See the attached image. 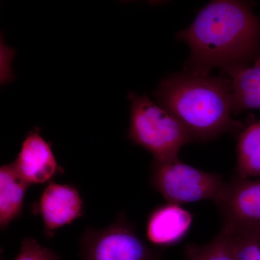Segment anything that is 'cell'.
Segmentation results:
<instances>
[{
  "mask_svg": "<svg viewBox=\"0 0 260 260\" xmlns=\"http://www.w3.org/2000/svg\"><path fill=\"white\" fill-rule=\"evenodd\" d=\"M237 177H260V118L252 119L238 135Z\"/></svg>",
  "mask_w": 260,
  "mask_h": 260,
  "instance_id": "cell-12",
  "label": "cell"
},
{
  "mask_svg": "<svg viewBox=\"0 0 260 260\" xmlns=\"http://www.w3.org/2000/svg\"><path fill=\"white\" fill-rule=\"evenodd\" d=\"M184 260H236L229 239L223 229L211 242L199 245L187 244L184 249Z\"/></svg>",
  "mask_w": 260,
  "mask_h": 260,
  "instance_id": "cell-13",
  "label": "cell"
},
{
  "mask_svg": "<svg viewBox=\"0 0 260 260\" xmlns=\"http://www.w3.org/2000/svg\"><path fill=\"white\" fill-rule=\"evenodd\" d=\"M30 184L19 174L14 162L0 169V228L5 230L23 212L24 198Z\"/></svg>",
  "mask_w": 260,
  "mask_h": 260,
  "instance_id": "cell-11",
  "label": "cell"
},
{
  "mask_svg": "<svg viewBox=\"0 0 260 260\" xmlns=\"http://www.w3.org/2000/svg\"><path fill=\"white\" fill-rule=\"evenodd\" d=\"M38 210L46 237L50 238L56 230L83 215V200L74 186L50 181L41 195Z\"/></svg>",
  "mask_w": 260,
  "mask_h": 260,
  "instance_id": "cell-7",
  "label": "cell"
},
{
  "mask_svg": "<svg viewBox=\"0 0 260 260\" xmlns=\"http://www.w3.org/2000/svg\"><path fill=\"white\" fill-rule=\"evenodd\" d=\"M177 38L189 46L185 70L209 74L218 68L227 73L259 55L260 17L248 2L212 1Z\"/></svg>",
  "mask_w": 260,
  "mask_h": 260,
  "instance_id": "cell-1",
  "label": "cell"
},
{
  "mask_svg": "<svg viewBox=\"0 0 260 260\" xmlns=\"http://www.w3.org/2000/svg\"><path fill=\"white\" fill-rule=\"evenodd\" d=\"M224 73L231 80L234 114L260 109V54L251 64Z\"/></svg>",
  "mask_w": 260,
  "mask_h": 260,
  "instance_id": "cell-10",
  "label": "cell"
},
{
  "mask_svg": "<svg viewBox=\"0 0 260 260\" xmlns=\"http://www.w3.org/2000/svg\"><path fill=\"white\" fill-rule=\"evenodd\" d=\"M57 253L39 244L32 238H25L14 260H59Z\"/></svg>",
  "mask_w": 260,
  "mask_h": 260,
  "instance_id": "cell-15",
  "label": "cell"
},
{
  "mask_svg": "<svg viewBox=\"0 0 260 260\" xmlns=\"http://www.w3.org/2000/svg\"><path fill=\"white\" fill-rule=\"evenodd\" d=\"M79 256L81 260H161L160 253L140 238L124 216L104 229H85Z\"/></svg>",
  "mask_w": 260,
  "mask_h": 260,
  "instance_id": "cell-5",
  "label": "cell"
},
{
  "mask_svg": "<svg viewBox=\"0 0 260 260\" xmlns=\"http://www.w3.org/2000/svg\"><path fill=\"white\" fill-rule=\"evenodd\" d=\"M129 129L127 137L153 155V160L178 157L184 145L193 142L184 125L173 114L146 95L129 92Z\"/></svg>",
  "mask_w": 260,
  "mask_h": 260,
  "instance_id": "cell-3",
  "label": "cell"
},
{
  "mask_svg": "<svg viewBox=\"0 0 260 260\" xmlns=\"http://www.w3.org/2000/svg\"><path fill=\"white\" fill-rule=\"evenodd\" d=\"M236 260H260V232L222 227Z\"/></svg>",
  "mask_w": 260,
  "mask_h": 260,
  "instance_id": "cell-14",
  "label": "cell"
},
{
  "mask_svg": "<svg viewBox=\"0 0 260 260\" xmlns=\"http://www.w3.org/2000/svg\"><path fill=\"white\" fill-rule=\"evenodd\" d=\"M153 96L180 121L193 142L215 140L245 126L233 117L231 80L225 73L212 76L184 70L160 80Z\"/></svg>",
  "mask_w": 260,
  "mask_h": 260,
  "instance_id": "cell-2",
  "label": "cell"
},
{
  "mask_svg": "<svg viewBox=\"0 0 260 260\" xmlns=\"http://www.w3.org/2000/svg\"><path fill=\"white\" fill-rule=\"evenodd\" d=\"M223 226L260 232V177H234L215 202Z\"/></svg>",
  "mask_w": 260,
  "mask_h": 260,
  "instance_id": "cell-6",
  "label": "cell"
},
{
  "mask_svg": "<svg viewBox=\"0 0 260 260\" xmlns=\"http://www.w3.org/2000/svg\"><path fill=\"white\" fill-rule=\"evenodd\" d=\"M13 162L19 174L30 185L49 183L58 174L64 172L39 128L29 132Z\"/></svg>",
  "mask_w": 260,
  "mask_h": 260,
  "instance_id": "cell-8",
  "label": "cell"
},
{
  "mask_svg": "<svg viewBox=\"0 0 260 260\" xmlns=\"http://www.w3.org/2000/svg\"><path fill=\"white\" fill-rule=\"evenodd\" d=\"M150 181L168 203L178 205L202 200L215 202L225 184L219 174L191 167L179 157L153 160Z\"/></svg>",
  "mask_w": 260,
  "mask_h": 260,
  "instance_id": "cell-4",
  "label": "cell"
},
{
  "mask_svg": "<svg viewBox=\"0 0 260 260\" xmlns=\"http://www.w3.org/2000/svg\"><path fill=\"white\" fill-rule=\"evenodd\" d=\"M193 216L189 210L175 203L156 207L149 215L146 236L149 242L158 247L176 245L190 230Z\"/></svg>",
  "mask_w": 260,
  "mask_h": 260,
  "instance_id": "cell-9",
  "label": "cell"
}]
</instances>
